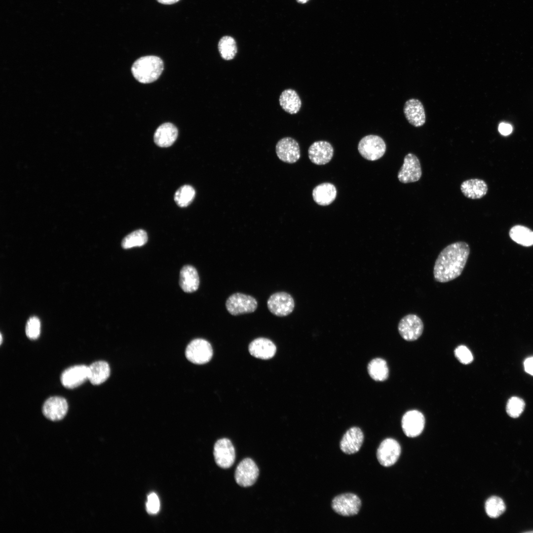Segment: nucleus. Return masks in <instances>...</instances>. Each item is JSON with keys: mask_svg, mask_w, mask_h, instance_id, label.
Returning a JSON list of instances; mask_svg holds the SVG:
<instances>
[{"mask_svg": "<svg viewBox=\"0 0 533 533\" xmlns=\"http://www.w3.org/2000/svg\"><path fill=\"white\" fill-rule=\"evenodd\" d=\"M470 248L463 241L449 244L438 255L433 268L435 280L440 283L451 281L459 276L466 265Z\"/></svg>", "mask_w": 533, "mask_h": 533, "instance_id": "1", "label": "nucleus"}, {"mask_svg": "<svg viewBox=\"0 0 533 533\" xmlns=\"http://www.w3.org/2000/svg\"><path fill=\"white\" fill-rule=\"evenodd\" d=\"M163 63L155 56L142 57L136 60L131 67L133 76L138 81L149 83L155 81L163 70Z\"/></svg>", "mask_w": 533, "mask_h": 533, "instance_id": "2", "label": "nucleus"}, {"mask_svg": "<svg viewBox=\"0 0 533 533\" xmlns=\"http://www.w3.org/2000/svg\"><path fill=\"white\" fill-rule=\"evenodd\" d=\"M358 150L366 159L375 161L381 158L386 151V145L383 140L375 135L364 136L359 141Z\"/></svg>", "mask_w": 533, "mask_h": 533, "instance_id": "3", "label": "nucleus"}, {"mask_svg": "<svg viewBox=\"0 0 533 533\" xmlns=\"http://www.w3.org/2000/svg\"><path fill=\"white\" fill-rule=\"evenodd\" d=\"M185 354L190 362L196 364H203L211 360L213 356V349L207 341L196 339L187 345Z\"/></svg>", "mask_w": 533, "mask_h": 533, "instance_id": "4", "label": "nucleus"}, {"mask_svg": "<svg viewBox=\"0 0 533 533\" xmlns=\"http://www.w3.org/2000/svg\"><path fill=\"white\" fill-rule=\"evenodd\" d=\"M226 306L230 314L237 315L254 312L257 307V302L251 296L236 293L228 298Z\"/></svg>", "mask_w": 533, "mask_h": 533, "instance_id": "5", "label": "nucleus"}, {"mask_svg": "<svg viewBox=\"0 0 533 533\" xmlns=\"http://www.w3.org/2000/svg\"><path fill=\"white\" fill-rule=\"evenodd\" d=\"M361 506L360 499L352 493L338 495L334 498L332 502L333 510L343 516H352L357 514Z\"/></svg>", "mask_w": 533, "mask_h": 533, "instance_id": "6", "label": "nucleus"}, {"mask_svg": "<svg viewBox=\"0 0 533 533\" xmlns=\"http://www.w3.org/2000/svg\"><path fill=\"white\" fill-rule=\"evenodd\" d=\"M398 330L401 337L407 341L418 339L423 330V324L420 318L414 314L404 316L400 320Z\"/></svg>", "mask_w": 533, "mask_h": 533, "instance_id": "7", "label": "nucleus"}, {"mask_svg": "<svg viewBox=\"0 0 533 533\" xmlns=\"http://www.w3.org/2000/svg\"><path fill=\"white\" fill-rule=\"evenodd\" d=\"M259 474V468L255 462L250 458H246L238 464L234 478L238 485L248 487L255 484Z\"/></svg>", "mask_w": 533, "mask_h": 533, "instance_id": "8", "label": "nucleus"}, {"mask_svg": "<svg viewBox=\"0 0 533 533\" xmlns=\"http://www.w3.org/2000/svg\"><path fill=\"white\" fill-rule=\"evenodd\" d=\"M213 454L217 465L224 469L230 467L235 459L234 448L228 438H222L216 441Z\"/></svg>", "mask_w": 533, "mask_h": 533, "instance_id": "9", "label": "nucleus"}, {"mask_svg": "<svg viewBox=\"0 0 533 533\" xmlns=\"http://www.w3.org/2000/svg\"><path fill=\"white\" fill-rule=\"evenodd\" d=\"M269 310L278 316H285L290 314L295 307V302L288 293L279 292L273 294L267 301Z\"/></svg>", "mask_w": 533, "mask_h": 533, "instance_id": "10", "label": "nucleus"}, {"mask_svg": "<svg viewBox=\"0 0 533 533\" xmlns=\"http://www.w3.org/2000/svg\"><path fill=\"white\" fill-rule=\"evenodd\" d=\"M401 454V447L398 442L392 438L383 440L377 451V457L379 463L384 467L394 464Z\"/></svg>", "mask_w": 533, "mask_h": 533, "instance_id": "11", "label": "nucleus"}, {"mask_svg": "<svg viewBox=\"0 0 533 533\" xmlns=\"http://www.w3.org/2000/svg\"><path fill=\"white\" fill-rule=\"evenodd\" d=\"M421 168L418 157L412 153L404 158V163L398 173L399 181L404 184L419 181L421 176Z\"/></svg>", "mask_w": 533, "mask_h": 533, "instance_id": "12", "label": "nucleus"}, {"mask_svg": "<svg viewBox=\"0 0 533 533\" xmlns=\"http://www.w3.org/2000/svg\"><path fill=\"white\" fill-rule=\"evenodd\" d=\"M89 366L74 365L67 368L61 375L62 384L68 389L76 388L88 380Z\"/></svg>", "mask_w": 533, "mask_h": 533, "instance_id": "13", "label": "nucleus"}, {"mask_svg": "<svg viewBox=\"0 0 533 533\" xmlns=\"http://www.w3.org/2000/svg\"><path fill=\"white\" fill-rule=\"evenodd\" d=\"M276 153L281 161L294 163L300 158V149L298 143L291 137L280 139L276 145Z\"/></svg>", "mask_w": 533, "mask_h": 533, "instance_id": "14", "label": "nucleus"}, {"mask_svg": "<svg viewBox=\"0 0 533 533\" xmlns=\"http://www.w3.org/2000/svg\"><path fill=\"white\" fill-rule=\"evenodd\" d=\"M401 424L403 431L407 436L415 437L423 431L425 418L423 414L418 411H409L403 416Z\"/></svg>", "mask_w": 533, "mask_h": 533, "instance_id": "15", "label": "nucleus"}, {"mask_svg": "<svg viewBox=\"0 0 533 533\" xmlns=\"http://www.w3.org/2000/svg\"><path fill=\"white\" fill-rule=\"evenodd\" d=\"M68 410V404L64 398L61 396H52L44 403L42 412L43 415L52 421H58L63 419Z\"/></svg>", "mask_w": 533, "mask_h": 533, "instance_id": "16", "label": "nucleus"}, {"mask_svg": "<svg viewBox=\"0 0 533 533\" xmlns=\"http://www.w3.org/2000/svg\"><path fill=\"white\" fill-rule=\"evenodd\" d=\"M364 441L361 429L353 426L348 429L343 435L340 444V449L346 454L356 453L360 449Z\"/></svg>", "mask_w": 533, "mask_h": 533, "instance_id": "17", "label": "nucleus"}, {"mask_svg": "<svg viewBox=\"0 0 533 533\" xmlns=\"http://www.w3.org/2000/svg\"><path fill=\"white\" fill-rule=\"evenodd\" d=\"M309 158L316 165H324L332 158L334 149L331 144L325 141L314 142L308 150Z\"/></svg>", "mask_w": 533, "mask_h": 533, "instance_id": "18", "label": "nucleus"}, {"mask_svg": "<svg viewBox=\"0 0 533 533\" xmlns=\"http://www.w3.org/2000/svg\"><path fill=\"white\" fill-rule=\"evenodd\" d=\"M403 112L407 120L412 125L420 127L424 124V109L419 100L412 98L407 101L404 106Z\"/></svg>", "mask_w": 533, "mask_h": 533, "instance_id": "19", "label": "nucleus"}, {"mask_svg": "<svg viewBox=\"0 0 533 533\" xmlns=\"http://www.w3.org/2000/svg\"><path fill=\"white\" fill-rule=\"evenodd\" d=\"M250 353L254 357L268 359L274 356L276 347L274 343L269 339L259 338L253 340L249 345Z\"/></svg>", "mask_w": 533, "mask_h": 533, "instance_id": "20", "label": "nucleus"}, {"mask_svg": "<svg viewBox=\"0 0 533 533\" xmlns=\"http://www.w3.org/2000/svg\"><path fill=\"white\" fill-rule=\"evenodd\" d=\"M177 127L170 122L160 125L156 130L153 136L154 142L160 147L171 146L178 137Z\"/></svg>", "mask_w": 533, "mask_h": 533, "instance_id": "21", "label": "nucleus"}, {"mask_svg": "<svg viewBox=\"0 0 533 533\" xmlns=\"http://www.w3.org/2000/svg\"><path fill=\"white\" fill-rule=\"evenodd\" d=\"M179 283L185 292L196 291L199 287V278L195 267L190 265L183 266L180 271Z\"/></svg>", "mask_w": 533, "mask_h": 533, "instance_id": "22", "label": "nucleus"}, {"mask_svg": "<svg viewBox=\"0 0 533 533\" xmlns=\"http://www.w3.org/2000/svg\"><path fill=\"white\" fill-rule=\"evenodd\" d=\"M336 196V188L333 184L330 183L318 185L312 190L314 201L321 206L330 204L335 200Z\"/></svg>", "mask_w": 533, "mask_h": 533, "instance_id": "23", "label": "nucleus"}, {"mask_svg": "<svg viewBox=\"0 0 533 533\" xmlns=\"http://www.w3.org/2000/svg\"><path fill=\"white\" fill-rule=\"evenodd\" d=\"M460 190L464 196L468 198L480 199L486 194L488 186L482 180L471 179L463 182L460 186Z\"/></svg>", "mask_w": 533, "mask_h": 533, "instance_id": "24", "label": "nucleus"}, {"mask_svg": "<svg viewBox=\"0 0 533 533\" xmlns=\"http://www.w3.org/2000/svg\"><path fill=\"white\" fill-rule=\"evenodd\" d=\"M281 108L290 114H297L301 107L302 102L298 93L293 89L283 91L279 99Z\"/></svg>", "mask_w": 533, "mask_h": 533, "instance_id": "25", "label": "nucleus"}, {"mask_svg": "<svg viewBox=\"0 0 533 533\" xmlns=\"http://www.w3.org/2000/svg\"><path fill=\"white\" fill-rule=\"evenodd\" d=\"M110 371V366L107 362H94L89 366L88 380L92 384L99 385L108 379Z\"/></svg>", "mask_w": 533, "mask_h": 533, "instance_id": "26", "label": "nucleus"}, {"mask_svg": "<svg viewBox=\"0 0 533 533\" xmlns=\"http://www.w3.org/2000/svg\"><path fill=\"white\" fill-rule=\"evenodd\" d=\"M370 377L375 381H382L388 377L389 370L386 361L381 358L372 359L367 366Z\"/></svg>", "mask_w": 533, "mask_h": 533, "instance_id": "27", "label": "nucleus"}, {"mask_svg": "<svg viewBox=\"0 0 533 533\" xmlns=\"http://www.w3.org/2000/svg\"><path fill=\"white\" fill-rule=\"evenodd\" d=\"M511 238L516 243L525 246L533 245V231L528 228L516 225L510 230Z\"/></svg>", "mask_w": 533, "mask_h": 533, "instance_id": "28", "label": "nucleus"}, {"mask_svg": "<svg viewBox=\"0 0 533 533\" xmlns=\"http://www.w3.org/2000/svg\"><path fill=\"white\" fill-rule=\"evenodd\" d=\"M218 48L221 57L225 60L233 59L237 52L235 39L229 36H225L221 38L218 42Z\"/></svg>", "mask_w": 533, "mask_h": 533, "instance_id": "29", "label": "nucleus"}, {"mask_svg": "<svg viewBox=\"0 0 533 533\" xmlns=\"http://www.w3.org/2000/svg\"><path fill=\"white\" fill-rule=\"evenodd\" d=\"M147 241V232L144 230L138 229L126 235L122 239L121 246L124 249L140 247L145 244Z\"/></svg>", "mask_w": 533, "mask_h": 533, "instance_id": "30", "label": "nucleus"}, {"mask_svg": "<svg viewBox=\"0 0 533 533\" xmlns=\"http://www.w3.org/2000/svg\"><path fill=\"white\" fill-rule=\"evenodd\" d=\"M195 194L194 188L190 185H184L176 191L174 200L177 204L185 207L190 205L193 201Z\"/></svg>", "mask_w": 533, "mask_h": 533, "instance_id": "31", "label": "nucleus"}, {"mask_svg": "<svg viewBox=\"0 0 533 533\" xmlns=\"http://www.w3.org/2000/svg\"><path fill=\"white\" fill-rule=\"evenodd\" d=\"M505 510L503 500L497 496L489 497L485 503V511L489 517L495 518L501 515Z\"/></svg>", "mask_w": 533, "mask_h": 533, "instance_id": "32", "label": "nucleus"}, {"mask_svg": "<svg viewBox=\"0 0 533 533\" xmlns=\"http://www.w3.org/2000/svg\"><path fill=\"white\" fill-rule=\"evenodd\" d=\"M525 406L524 400L518 397L510 398L506 405V412L511 418H518L523 412Z\"/></svg>", "mask_w": 533, "mask_h": 533, "instance_id": "33", "label": "nucleus"}, {"mask_svg": "<svg viewBox=\"0 0 533 533\" xmlns=\"http://www.w3.org/2000/svg\"><path fill=\"white\" fill-rule=\"evenodd\" d=\"M27 337L31 340L37 339L40 333V322L36 317H31L28 320L25 328Z\"/></svg>", "mask_w": 533, "mask_h": 533, "instance_id": "34", "label": "nucleus"}, {"mask_svg": "<svg viewBox=\"0 0 533 533\" xmlns=\"http://www.w3.org/2000/svg\"><path fill=\"white\" fill-rule=\"evenodd\" d=\"M455 354L458 361L463 364H468L472 362L473 357L470 350L463 345L457 346L455 350Z\"/></svg>", "mask_w": 533, "mask_h": 533, "instance_id": "35", "label": "nucleus"}, {"mask_svg": "<svg viewBox=\"0 0 533 533\" xmlns=\"http://www.w3.org/2000/svg\"><path fill=\"white\" fill-rule=\"evenodd\" d=\"M160 508L159 500L157 495L154 493H152L148 496L146 503V509L148 513L150 514H156Z\"/></svg>", "mask_w": 533, "mask_h": 533, "instance_id": "36", "label": "nucleus"}, {"mask_svg": "<svg viewBox=\"0 0 533 533\" xmlns=\"http://www.w3.org/2000/svg\"><path fill=\"white\" fill-rule=\"evenodd\" d=\"M498 130L501 135L507 136L511 133L513 128L510 124L501 122L498 125Z\"/></svg>", "mask_w": 533, "mask_h": 533, "instance_id": "37", "label": "nucleus"}, {"mask_svg": "<svg viewBox=\"0 0 533 533\" xmlns=\"http://www.w3.org/2000/svg\"><path fill=\"white\" fill-rule=\"evenodd\" d=\"M524 365L525 371L533 376V357L526 359Z\"/></svg>", "mask_w": 533, "mask_h": 533, "instance_id": "38", "label": "nucleus"}, {"mask_svg": "<svg viewBox=\"0 0 533 533\" xmlns=\"http://www.w3.org/2000/svg\"><path fill=\"white\" fill-rule=\"evenodd\" d=\"M157 0L159 2H160L161 3H162V4H173V3H175L177 2L179 0Z\"/></svg>", "mask_w": 533, "mask_h": 533, "instance_id": "39", "label": "nucleus"}, {"mask_svg": "<svg viewBox=\"0 0 533 533\" xmlns=\"http://www.w3.org/2000/svg\"><path fill=\"white\" fill-rule=\"evenodd\" d=\"M308 0H297V1L299 3H303V4L306 3Z\"/></svg>", "mask_w": 533, "mask_h": 533, "instance_id": "40", "label": "nucleus"}, {"mask_svg": "<svg viewBox=\"0 0 533 533\" xmlns=\"http://www.w3.org/2000/svg\"><path fill=\"white\" fill-rule=\"evenodd\" d=\"M2 335L0 334V344L2 343Z\"/></svg>", "mask_w": 533, "mask_h": 533, "instance_id": "41", "label": "nucleus"}]
</instances>
